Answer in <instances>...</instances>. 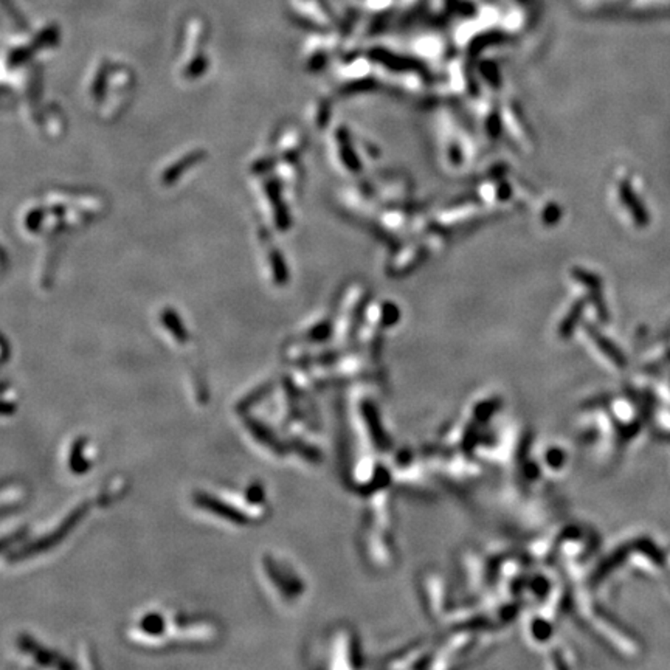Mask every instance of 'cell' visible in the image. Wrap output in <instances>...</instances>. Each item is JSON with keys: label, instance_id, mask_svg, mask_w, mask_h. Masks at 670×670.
Listing matches in <instances>:
<instances>
[{"label": "cell", "instance_id": "5", "mask_svg": "<svg viewBox=\"0 0 670 670\" xmlns=\"http://www.w3.org/2000/svg\"><path fill=\"white\" fill-rule=\"evenodd\" d=\"M140 629H142L147 634H160L165 629V620L157 613H151V615H146L142 619V624H140Z\"/></svg>", "mask_w": 670, "mask_h": 670}, {"label": "cell", "instance_id": "4", "mask_svg": "<svg viewBox=\"0 0 670 670\" xmlns=\"http://www.w3.org/2000/svg\"><path fill=\"white\" fill-rule=\"evenodd\" d=\"M84 450H86V439H78L73 444L72 453H70V467H72L73 474H86L89 469V461L84 458Z\"/></svg>", "mask_w": 670, "mask_h": 670}, {"label": "cell", "instance_id": "6", "mask_svg": "<svg viewBox=\"0 0 670 670\" xmlns=\"http://www.w3.org/2000/svg\"><path fill=\"white\" fill-rule=\"evenodd\" d=\"M20 537H22V534L20 532H16L14 535H10V537H5V539H0V551H2V549L5 548H8L11 543H14L16 540H19Z\"/></svg>", "mask_w": 670, "mask_h": 670}, {"label": "cell", "instance_id": "3", "mask_svg": "<svg viewBox=\"0 0 670 670\" xmlns=\"http://www.w3.org/2000/svg\"><path fill=\"white\" fill-rule=\"evenodd\" d=\"M19 646H20V648H22V650H25V652H28V653H31L33 657H34V660H36V661L39 662V664H42V666H54V664L59 666V662H61V667H62V666H64V667H72V666L64 664V662L59 661V658L56 657V655H54L53 652L45 650V648L39 647L30 636H20Z\"/></svg>", "mask_w": 670, "mask_h": 670}, {"label": "cell", "instance_id": "2", "mask_svg": "<svg viewBox=\"0 0 670 670\" xmlns=\"http://www.w3.org/2000/svg\"><path fill=\"white\" fill-rule=\"evenodd\" d=\"M194 503L201 506L202 509L213 512L222 518H227L233 521V523H245V517L241 512L235 509V507H231L230 504L221 502V500H217L216 497L207 495V493H196Z\"/></svg>", "mask_w": 670, "mask_h": 670}, {"label": "cell", "instance_id": "1", "mask_svg": "<svg viewBox=\"0 0 670 670\" xmlns=\"http://www.w3.org/2000/svg\"><path fill=\"white\" fill-rule=\"evenodd\" d=\"M87 512H89V503H82L78 507H75V509L66 517V520L62 521V523L56 527L52 534L45 535V537H41L39 540H34L33 543H30V545L19 549V551L13 554L11 560H24V559H28V557L42 554L48 551V549L54 548L59 541H62L67 537L68 532L72 531L78 523H80Z\"/></svg>", "mask_w": 670, "mask_h": 670}]
</instances>
